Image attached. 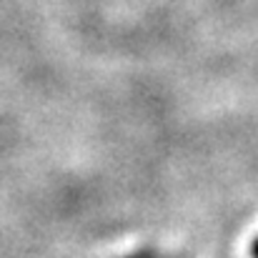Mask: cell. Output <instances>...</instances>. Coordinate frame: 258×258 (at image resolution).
I'll return each mask as SVG.
<instances>
[{
	"label": "cell",
	"mask_w": 258,
	"mask_h": 258,
	"mask_svg": "<svg viewBox=\"0 0 258 258\" xmlns=\"http://www.w3.org/2000/svg\"><path fill=\"white\" fill-rule=\"evenodd\" d=\"M125 258H158V253L156 251H136V253H131V256H125Z\"/></svg>",
	"instance_id": "cell-1"
}]
</instances>
